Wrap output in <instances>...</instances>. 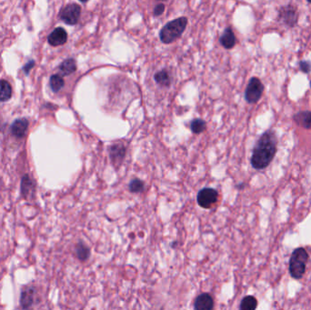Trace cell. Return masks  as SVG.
<instances>
[{
  "label": "cell",
  "mask_w": 311,
  "mask_h": 310,
  "mask_svg": "<svg viewBox=\"0 0 311 310\" xmlns=\"http://www.w3.org/2000/svg\"><path fill=\"white\" fill-rule=\"evenodd\" d=\"M278 139L273 130H268L261 135L254 147L251 165L257 170L267 168L277 153Z\"/></svg>",
  "instance_id": "6da1fadb"
},
{
  "label": "cell",
  "mask_w": 311,
  "mask_h": 310,
  "mask_svg": "<svg viewBox=\"0 0 311 310\" xmlns=\"http://www.w3.org/2000/svg\"><path fill=\"white\" fill-rule=\"evenodd\" d=\"M310 256L304 247H297L292 252L289 263V270L293 278L300 279L303 277Z\"/></svg>",
  "instance_id": "7a4b0ae2"
},
{
  "label": "cell",
  "mask_w": 311,
  "mask_h": 310,
  "mask_svg": "<svg viewBox=\"0 0 311 310\" xmlns=\"http://www.w3.org/2000/svg\"><path fill=\"white\" fill-rule=\"evenodd\" d=\"M188 24L186 17H180L168 22L160 31V39L163 43L170 44L178 39L185 31Z\"/></svg>",
  "instance_id": "3957f363"
},
{
  "label": "cell",
  "mask_w": 311,
  "mask_h": 310,
  "mask_svg": "<svg viewBox=\"0 0 311 310\" xmlns=\"http://www.w3.org/2000/svg\"><path fill=\"white\" fill-rule=\"evenodd\" d=\"M264 91V86L261 80L258 78H252L249 80L245 92V98L250 104L257 103L261 99Z\"/></svg>",
  "instance_id": "277c9868"
},
{
  "label": "cell",
  "mask_w": 311,
  "mask_h": 310,
  "mask_svg": "<svg viewBox=\"0 0 311 310\" xmlns=\"http://www.w3.org/2000/svg\"><path fill=\"white\" fill-rule=\"evenodd\" d=\"M278 19L283 25L289 28H294L298 20L297 8L291 5L281 7L278 11Z\"/></svg>",
  "instance_id": "5b68a950"
},
{
  "label": "cell",
  "mask_w": 311,
  "mask_h": 310,
  "mask_svg": "<svg viewBox=\"0 0 311 310\" xmlns=\"http://www.w3.org/2000/svg\"><path fill=\"white\" fill-rule=\"evenodd\" d=\"M81 7L78 4H69L65 6L59 13L60 19L67 25H76L80 20Z\"/></svg>",
  "instance_id": "8992f818"
},
{
  "label": "cell",
  "mask_w": 311,
  "mask_h": 310,
  "mask_svg": "<svg viewBox=\"0 0 311 310\" xmlns=\"http://www.w3.org/2000/svg\"><path fill=\"white\" fill-rule=\"evenodd\" d=\"M217 190L213 188H204L197 195V203L203 209H210L217 201Z\"/></svg>",
  "instance_id": "52a82bcc"
},
{
  "label": "cell",
  "mask_w": 311,
  "mask_h": 310,
  "mask_svg": "<svg viewBox=\"0 0 311 310\" xmlns=\"http://www.w3.org/2000/svg\"><path fill=\"white\" fill-rule=\"evenodd\" d=\"M67 40V33L63 28H57L51 32L48 37V42L53 47L62 46Z\"/></svg>",
  "instance_id": "ba28073f"
},
{
  "label": "cell",
  "mask_w": 311,
  "mask_h": 310,
  "mask_svg": "<svg viewBox=\"0 0 311 310\" xmlns=\"http://www.w3.org/2000/svg\"><path fill=\"white\" fill-rule=\"evenodd\" d=\"M293 120L297 126L303 128L305 130L311 129V111L305 110L299 111L293 116Z\"/></svg>",
  "instance_id": "9c48e42d"
},
{
  "label": "cell",
  "mask_w": 311,
  "mask_h": 310,
  "mask_svg": "<svg viewBox=\"0 0 311 310\" xmlns=\"http://www.w3.org/2000/svg\"><path fill=\"white\" fill-rule=\"evenodd\" d=\"M29 128V121L26 118H19L15 120L11 125V133L15 137H22L27 132Z\"/></svg>",
  "instance_id": "30bf717a"
},
{
  "label": "cell",
  "mask_w": 311,
  "mask_h": 310,
  "mask_svg": "<svg viewBox=\"0 0 311 310\" xmlns=\"http://www.w3.org/2000/svg\"><path fill=\"white\" fill-rule=\"evenodd\" d=\"M213 298L209 294H201L196 297L195 309L197 310H210L213 309Z\"/></svg>",
  "instance_id": "8fae6325"
},
{
  "label": "cell",
  "mask_w": 311,
  "mask_h": 310,
  "mask_svg": "<svg viewBox=\"0 0 311 310\" xmlns=\"http://www.w3.org/2000/svg\"><path fill=\"white\" fill-rule=\"evenodd\" d=\"M220 43L225 49H230L236 44V37L231 29H227L220 37Z\"/></svg>",
  "instance_id": "7c38bea8"
},
{
  "label": "cell",
  "mask_w": 311,
  "mask_h": 310,
  "mask_svg": "<svg viewBox=\"0 0 311 310\" xmlns=\"http://www.w3.org/2000/svg\"><path fill=\"white\" fill-rule=\"evenodd\" d=\"M58 69H59V71H60L62 76L71 75L72 73L77 70V63H76L75 59H73V58L65 59V61H63L60 64Z\"/></svg>",
  "instance_id": "4fadbf2b"
},
{
  "label": "cell",
  "mask_w": 311,
  "mask_h": 310,
  "mask_svg": "<svg viewBox=\"0 0 311 310\" xmlns=\"http://www.w3.org/2000/svg\"><path fill=\"white\" fill-rule=\"evenodd\" d=\"M125 155H126V148L123 145L116 144L112 146L110 149V156L114 163H120V161L124 159Z\"/></svg>",
  "instance_id": "5bb4252c"
},
{
  "label": "cell",
  "mask_w": 311,
  "mask_h": 310,
  "mask_svg": "<svg viewBox=\"0 0 311 310\" xmlns=\"http://www.w3.org/2000/svg\"><path fill=\"white\" fill-rule=\"evenodd\" d=\"M12 97V87L7 80H0V102L9 100Z\"/></svg>",
  "instance_id": "9a60e30c"
},
{
  "label": "cell",
  "mask_w": 311,
  "mask_h": 310,
  "mask_svg": "<svg viewBox=\"0 0 311 310\" xmlns=\"http://www.w3.org/2000/svg\"><path fill=\"white\" fill-rule=\"evenodd\" d=\"M35 190V186L33 181L29 178V175H25L21 181V192L24 197H28L29 195L33 194Z\"/></svg>",
  "instance_id": "2e32d148"
},
{
  "label": "cell",
  "mask_w": 311,
  "mask_h": 310,
  "mask_svg": "<svg viewBox=\"0 0 311 310\" xmlns=\"http://www.w3.org/2000/svg\"><path fill=\"white\" fill-rule=\"evenodd\" d=\"M34 300V289H27L22 292L20 304L23 309H29Z\"/></svg>",
  "instance_id": "e0dca14e"
},
{
  "label": "cell",
  "mask_w": 311,
  "mask_h": 310,
  "mask_svg": "<svg viewBox=\"0 0 311 310\" xmlns=\"http://www.w3.org/2000/svg\"><path fill=\"white\" fill-rule=\"evenodd\" d=\"M258 307V300L253 296H246L242 299L239 309L241 310H255Z\"/></svg>",
  "instance_id": "ac0fdd59"
},
{
  "label": "cell",
  "mask_w": 311,
  "mask_h": 310,
  "mask_svg": "<svg viewBox=\"0 0 311 310\" xmlns=\"http://www.w3.org/2000/svg\"><path fill=\"white\" fill-rule=\"evenodd\" d=\"M49 85H50L51 89L53 92H58L62 87H64L65 82L61 76L53 75V76H51Z\"/></svg>",
  "instance_id": "d6986e66"
},
{
  "label": "cell",
  "mask_w": 311,
  "mask_h": 310,
  "mask_svg": "<svg viewBox=\"0 0 311 310\" xmlns=\"http://www.w3.org/2000/svg\"><path fill=\"white\" fill-rule=\"evenodd\" d=\"M155 80L159 85L162 86H169L170 84V78L168 73L166 70H161L155 75Z\"/></svg>",
  "instance_id": "ffe728a7"
},
{
  "label": "cell",
  "mask_w": 311,
  "mask_h": 310,
  "mask_svg": "<svg viewBox=\"0 0 311 310\" xmlns=\"http://www.w3.org/2000/svg\"><path fill=\"white\" fill-rule=\"evenodd\" d=\"M76 252H77L78 258L80 260H87L88 257H89V248L84 244H82V243H80L79 245H77Z\"/></svg>",
  "instance_id": "44dd1931"
},
{
  "label": "cell",
  "mask_w": 311,
  "mask_h": 310,
  "mask_svg": "<svg viewBox=\"0 0 311 310\" xmlns=\"http://www.w3.org/2000/svg\"><path fill=\"white\" fill-rule=\"evenodd\" d=\"M206 130V122L202 119H195L191 123V130L195 134H200Z\"/></svg>",
  "instance_id": "7402d4cb"
},
{
  "label": "cell",
  "mask_w": 311,
  "mask_h": 310,
  "mask_svg": "<svg viewBox=\"0 0 311 310\" xmlns=\"http://www.w3.org/2000/svg\"><path fill=\"white\" fill-rule=\"evenodd\" d=\"M144 188H145L144 182L139 180V179H134V180L131 181V184H130V189L132 193H139V192L143 191Z\"/></svg>",
  "instance_id": "603a6c76"
},
{
  "label": "cell",
  "mask_w": 311,
  "mask_h": 310,
  "mask_svg": "<svg viewBox=\"0 0 311 310\" xmlns=\"http://www.w3.org/2000/svg\"><path fill=\"white\" fill-rule=\"evenodd\" d=\"M299 68L302 72L308 73L311 72V63L309 61H300L299 62Z\"/></svg>",
  "instance_id": "cb8c5ba5"
},
{
  "label": "cell",
  "mask_w": 311,
  "mask_h": 310,
  "mask_svg": "<svg viewBox=\"0 0 311 310\" xmlns=\"http://www.w3.org/2000/svg\"><path fill=\"white\" fill-rule=\"evenodd\" d=\"M35 63H36L35 60H29V62L23 66L22 70H23V72L25 73V75H27V76L29 75L30 71H31V69L35 66Z\"/></svg>",
  "instance_id": "d4e9b609"
},
{
  "label": "cell",
  "mask_w": 311,
  "mask_h": 310,
  "mask_svg": "<svg viewBox=\"0 0 311 310\" xmlns=\"http://www.w3.org/2000/svg\"><path fill=\"white\" fill-rule=\"evenodd\" d=\"M164 10H165V6L163 4H159L158 6H156L155 9H154V15L160 16V15L163 14Z\"/></svg>",
  "instance_id": "484cf974"
},
{
  "label": "cell",
  "mask_w": 311,
  "mask_h": 310,
  "mask_svg": "<svg viewBox=\"0 0 311 310\" xmlns=\"http://www.w3.org/2000/svg\"><path fill=\"white\" fill-rule=\"evenodd\" d=\"M81 2H87V0H80Z\"/></svg>",
  "instance_id": "4316f807"
},
{
  "label": "cell",
  "mask_w": 311,
  "mask_h": 310,
  "mask_svg": "<svg viewBox=\"0 0 311 310\" xmlns=\"http://www.w3.org/2000/svg\"><path fill=\"white\" fill-rule=\"evenodd\" d=\"M307 1H308V2H309V3H311V0H307Z\"/></svg>",
  "instance_id": "83f0119b"
},
{
  "label": "cell",
  "mask_w": 311,
  "mask_h": 310,
  "mask_svg": "<svg viewBox=\"0 0 311 310\" xmlns=\"http://www.w3.org/2000/svg\"></svg>",
  "instance_id": "f1b7e54d"
}]
</instances>
